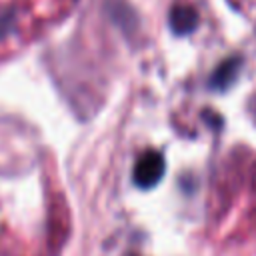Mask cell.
Wrapping results in <instances>:
<instances>
[{
	"label": "cell",
	"mask_w": 256,
	"mask_h": 256,
	"mask_svg": "<svg viewBox=\"0 0 256 256\" xmlns=\"http://www.w3.org/2000/svg\"><path fill=\"white\" fill-rule=\"evenodd\" d=\"M240 66H242V60L238 56H232V58H226L224 62H220L210 76V82H208L210 88L218 90V92L228 90L236 82V78L240 74Z\"/></svg>",
	"instance_id": "3957f363"
},
{
	"label": "cell",
	"mask_w": 256,
	"mask_h": 256,
	"mask_svg": "<svg viewBox=\"0 0 256 256\" xmlns=\"http://www.w3.org/2000/svg\"><path fill=\"white\" fill-rule=\"evenodd\" d=\"M14 12L12 10H2L0 12V36L4 34H10L12 26H14Z\"/></svg>",
	"instance_id": "277c9868"
},
{
	"label": "cell",
	"mask_w": 256,
	"mask_h": 256,
	"mask_svg": "<svg viewBox=\"0 0 256 256\" xmlns=\"http://www.w3.org/2000/svg\"><path fill=\"white\" fill-rule=\"evenodd\" d=\"M198 20H200L198 10L194 6H188V4H176V6H172L170 16H168L170 28L178 36H186V34L194 32L196 26H198Z\"/></svg>",
	"instance_id": "7a4b0ae2"
},
{
	"label": "cell",
	"mask_w": 256,
	"mask_h": 256,
	"mask_svg": "<svg viewBox=\"0 0 256 256\" xmlns=\"http://www.w3.org/2000/svg\"><path fill=\"white\" fill-rule=\"evenodd\" d=\"M164 170H166V162H164V156L156 150H148L144 152L138 162L134 164V172H132V180L138 188H154L162 176H164Z\"/></svg>",
	"instance_id": "6da1fadb"
}]
</instances>
